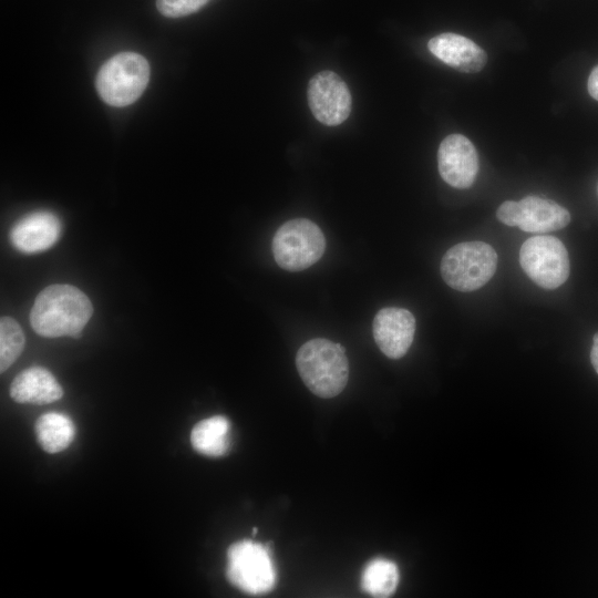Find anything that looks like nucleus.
I'll return each mask as SVG.
<instances>
[{"mask_svg": "<svg viewBox=\"0 0 598 598\" xmlns=\"http://www.w3.org/2000/svg\"><path fill=\"white\" fill-rule=\"evenodd\" d=\"M519 264L526 275L544 289H556L569 276V258L565 245L554 236H534L523 243Z\"/></svg>", "mask_w": 598, "mask_h": 598, "instance_id": "7", "label": "nucleus"}, {"mask_svg": "<svg viewBox=\"0 0 598 598\" xmlns=\"http://www.w3.org/2000/svg\"><path fill=\"white\" fill-rule=\"evenodd\" d=\"M497 266L495 249L483 241H465L451 247L442 257L441 275L453 289L467 292L483 287Z\"/></svg>", "mask_w": 598, "mask_h": 598, "instance_id": "4", "label": "nucleus"}, {"mask_svg": "<svg viewBox=\"0 0 598 598\" xmlns=\"http://www.w3.org/2000/svg\"><path fill=\"white\" fill-rule=\"evenodd\" d=\"M497 219L527 233L545 234L558 230L570 221L569 212L550 199L526 196L519 202L506 200L496 210Z\"/></svg>", "mask_w": 598, "mask_h": 598, "instance_id": "8", "label": "nucleus"}, {"mask_svg": "<svg viewBox=\"0 0 598 598\" xmlns=\"http://www.w3.org/2000/svg\"><path fill=\"white\" fill-rule=\"evenodd\" d=\"M296 365L306 386L320 398H333L346 388L349 362L343 347L317 338L300 347Z\"/></svg>", "mask_w": 598, "mask_h": 598, "instance_id": "2", "label": "nucleus"}, {"mask_svg": "<svg viewBox=\"0 0 598 598\" xmlns=\"http://www.w3.org/2000/svg\"><path fill=\"white\" fill-rule=\"evenodd\" d=\"M372 329L380 350L390 359H400L413 342L415 318L403 308H383L375 315Z\"/></svg>", "mask_w": 598, "mask_h": 598, "instance_id": "11", "label": "nucleus"}, {"mask_svg": "<svg viewBox=\"0 0 598 598\" xmlns=\"http://www.w3.org/2000/svg\"><path fill=\"white\" fill-rule=\"evenodd\" d=\"M148 80L147 60L136 52H121L102 64L95 86L106 104L122 107L134 103L142 95Z\"/></svg>", "mask_w": 598, "mask_h": 598, "instance_id": "3", "label": "nucleus"}, {"mask_svg": "<svg viewBox=\"0 0 598 598\" xmlns=\"http://www.w3.org/2000/svg\"><path fill=\"white\" fill-rule=\"evenodd\" d=\"M326 249L321 229L311 220L297 218L281 225L272 239V252L279 267L303 270L317 262Z\"/></svg>", "mask_w": 598, "mask_h": 598, "instance_id": "6", "label": "nucleus"}, {"mask_svg": "<svg viewBox=\"0 0 598 598\" xmlns=\"http://www.w3.org/2000/svg\"><path fill=\"white\" fill-rule=\"evenodd\" d=\"M427 48L442 62L464 73L480 72L487 62L486 52L480 45L452 32L435 35Z\"/></svg>", "mask_w": 598, "mask_h": 598, "instance_id": "13", "label": "nucleus"}, {"mask_svg": "<svg viewBox=\"0 0 598 598\" xmlns=\"http://www.w3.org/2000/svg\"><path fill=\"white\" fill-rule=\"evenodd\" d=\"M92 313V303L80 289L51 285L37 296L30 322L33 330L45 338H79Z\"/></svg>", "mask_w": 598, "mask_h": 598, "instance_id": "1", "label": "nucleus"}, {"mask_svg": "<svg viewBox=\"0 0 598 598\" xmlns=\"http://www.w3.org/2000/svg\"><path fill=\"white\" fill-rule=\"evenodd\" d=\"M230 423L223 415H214L195 424L190 432L193 448L206 456L219 457L229 448Z\"/></svg>", "mask_w": 598, "mask_h": 598, "instance_id": "15", "label": "nucleus"}, {"mask_svg": "<svg viewBox=\"0 0 598 598\" xmlns=\"http://www.w3.org/2000/svg\"><path fill=\"white\" fill-rule=\"evenodd\" d=\"M10 395L18 403L42 405L60 400L63 389L49 370L31 367L13 379Z\"/></svg>", "mask_w": 598, "mask_h": 598, "instance_id": "14", "label": "nucleus"}, {"mask_svg": "<svg viewBox=\"0 0 598 598\" xmlns=\"http://www.w3.org/2000/svg\"><path fill=\"white\" fill-rule=\"evenodd\" d=\"M399 584V568L395 563L375 558L367 564L361 576L362 589L373 597L391 596Z\"/></svg>", "mask_w": 598, "mask_h": 598, "instance_id": "17", "label": "nucleus"}, {"mask_svg": "<svg viewBox=\"0 0 598 598\" xmlns=\"http://www.w3.org/2000/svg\"><path fill=\"white\" fill-rule=\"evenodd\" d=\"M61 221L48 210H38L22 217L14 224L10 233L12 245L25 254H34L49 249L60 237Z\"/></svg>", "mask_w": 598, "mask_h": 598, "instance_id": "12", "label": "nucleus"}, {"mask_svg": "<svg viewBox=\"0 0 598 598\" xmlns=\"http://www.w3.org/2000/svg\"><path fill=\"white\" fill-rule=\"evenodd\" d=\"M441 177L455 188H468L478 172V155L473 143L461 134H451L437 152Z\"/></svg>", "mask_w": 598, "mask_h": 598, "instance_id": "10", "label": "nucleus"}, {"mask_svg": "<svg viewBox=\"0 0 598 598\" xmlns=\"http://www.w3.org/2000/svg\"><path fill=\"white\" fill-rule=\"evenodd\" d=\"M587 86L589 94L598 101V65L591 71Z\"/></svg>", "mask_w": 598, "mask_h": 598, "instance_id": "20", "label": "nucleus"}, {"mask_svg": "<svg viewBox=\"0 0 598 598\" xmlns=\"http://www.w3.org/2000/svg\"><path fill=\"white\" fill-rule=\"evenodd\" d=\"M309 107L320 123L336 126L351 112V94L344 81L332 71L313 75L308 86Z\"/></svg>", "mask_w": 598, "mask_h": 598, "instance_id": "9", "label": "nucleus"}, {"mask_svg": "<svg viewBox=\"0 0 598 598\" xmlns=\"http://www.w3.org/2000/svg\"><path fill=\"white\" fill-rule=\"evenodd\" d=\"M226 577L244 592H269L277 579L270 549L249 539L231 544L227 550Z\"/></svg>", "mask_w": 598, "mask_h": 598, "instance_id": "5", "label": "nucleus"}, {"mask_svg": "<svg viewBox=\"0 0 598 598\" xmlns=\"http://www.w3.org/2000/svg\"><path fill=\"white\" fill-rule=\"evenodd\" d=\"M209 0H156L157 10L167 18H181L198 11Z\"/></svg>", "mask_w": 598, "mask_h": 598, "instance_id": "19", "label": "nucleus"}, {"mask_svg": "<svg viewBox=\"0 0 598 598\" xmlns=\"http://www.w3.org/2000/svg\"><path fill=\"white\" fill-rule=\"evenodd\" d=\"M34 430L40 446L51 454L69 447L76 432L73 421L59 412H48L39 416Z\"/></svg>", "mask_w": 598, "mask_h": 598, "instance_id": "16", "label": "nucleus"}, {"mask_svg": "<svg viewBox=\"0 0 598 598\" xmlns=\"http://www.w3.org/2000/svg\"><path fill=\"white\" fill-rule=\"evenodd\" d=\"M590 360L594 369L598 373V332L594 336L590 351Z\"/></svg>", "mask_w": 598, "mask_h": 598, "instance_id": "21", "label": "nucleus"}, {"mask_svg": "<svg viewBox=\"0 0 598 598\" xmlns=\"http://www.w3.org/2000/svg\"><path fill=\"white\" fill-rule=\"evenodd\" d=\"M24 347V334L20 324L10 317L0 321V371L4 372L19 358Z\"/></svg>", "mask_w": 598, "mask_h": 598, "instance_id": "18", "label": "nucleus"}, {"mask_svg": "<svg viewBox=\"0 0 598 598\" xmlns=\"http://www.w3.org/2000/svg\"><path fill=\"white\" fill-rule=\"evenodd\" d=\"M257 534V528H254L252 529V535H256Z\"/></svg>", "mask_w": 598, "mask_h": 598, "instance_id": "22", "label": "nucleus"}]
</instances>
